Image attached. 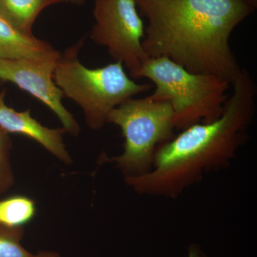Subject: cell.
<instances>
[{"label":"cell","mask_w":257,"mask_h":257,"mask_svg":"<svg viewBox=\"0 0 257 257\" xmlns=\"http://www.w3.org/2000/svg\"><path fill=\"white\" fill-rule=\"evenodd\" d=\"M107 122L119 126L124 138V152L111 159L124 179L150 172L157 147L175 136L172 106L150 96L125 101L109 113Z\"/></svg>","instance_id":"5b68a950"},{"label":"cell","mask_w":257,"mask_h":257,"mask_svg":"<svg viewBox=\"0 0 257 257\" xmlns=\"http://www.w3.org/2000/svg\"><path fill=\"white\" fill-rule=\"evenodd\" d=\"M61 53L48 42L19 31L0 16V59H59Z\"/></svg>","instance_id":"9c48e42d"},{"label":"cell","mask_w":257,"mask_h":257,"mask_svg":"<svg viewBox=\"0 0 257 257\" xmlns=\"http://www.w3.org/2000/svg\"><path fill=\"white\" fill-rule=\"evenodd\" d=\"M60 0H0V16L19 31L32 35V27L39 15Z\"/></svg>","instance_id":"30bf717a"},{"label":"cell","mask_w":257,"mask_h":257,"mask_svg":"<svg viewBox=\"0 0 257 257\" xmlns=\"http://www.w3.org/2000/svg\"><path fill=\"white\" fill-rule=\"evenodd\" d=\"M243 3H246L248 6L256 10L257 8V0H242Z\"/></svg>","instance_id":"e0dca14e"},{"label":"cell","mask_w":257,"mask_h":257,"mask_svg":"<svg viewBox=\"0 0 257 257\" xmlns=\"http://www.w3.org/2000/svg\"><path fill=\"white\" fill-rule=\"evenodd\" d=\"M134 79H150L152 99L172 106L175 130L217 119L224 111L231 83L214 74H194L165 57L148 58Z\"/></svg>","instance_id":"3957f363"},{"label":"cell","mask_w":257,"mask_h":257,"mask_svg":"<svg viewBox=\"0 0 257 257\" xmlns=\"http://www.w3.org/2000/svg\"><path fill=\"white\" fill-rule=\"evenodd\" d=\"M6 90L0 92V127L8 134L23 135L42 145L52 155L67 165L72 162L63 142V128L43 126L32 117L30 109L18 111L5 104Z\"/></svg>","instance_id":"ba28073f"},{"label":"cell","mask_w":257,"mask_h":257,"mask_svg":"<svg viewBox=\"0 0 257 257\" xmlns=\"http://www.w3.org/2000/svg\"><path fill=\"white\" fill-rule=\"evenodd\" d=\"M60 2L61 3H69V4L81 6V5L84 4L85 0H60Z\"/></svg>","instance_id":"2e32d148"},{"label":"cell","mask_w":257,"mask_h":257,"mask_svg":"<svg viewBox=\"0 0 257 257\" xmlns=\"http://www.w3.org/2000/svg\"><path fill=\"white\" fill-rule=\"evenodd\" d=\"M147 19L148 58L165 57L194 74L232 82L241 67L229 45L234 29L255 11L242 0H136Z\"/></svg>","instance_id":"7a4b0ae2"},{"label":"cell","mask_w":257,"mask_h":257,"mask_svg":"<svg viewBox=\"0 0 257 257\" xmlns=\"http://www.w3.org/2000/svg\"><path fill=\"white\" fill-rule=\"evenodd\" d=\"M256 94L252 77L241 68L217 119L192 125L157 147L152 170L126 183L139 195L176 199L204 176L229 167L249 138Z\"/></svg>","instance_id":"6da1fadb"},{"label":"cell","mask_w":257,"mask_h":257,"mask_svg":"<svg viewBox=\"0 0 257 257\" xmlns=\"http://www.w3.org/2000/svg\"><path fill=\"white\" fill-rule=\"evenodd\" d=\"M13 142L10 134L0 127V195L8 192L15 184L10 160Z\"/></svg>","instance_id":"4fadbf2b"},{"label":"cell","mask_w":257,"mask_h":257,"mask_svg":"<svg viewBox=\"0 0 257 257\" xmlns=\"http://www.w3.org/2000/svg\"><path fill=\"white\" fill-rule=\"evenodd\" d=\"M36 204L26 196L14 195L0 199V225L23 227L35 217Z\"/></svg>","instance_id":"8fae6325"},{"label":"cell","mask_w":257,"mask_h":257,"mask_svg":"<svg viewBox=\"0 0 257 257\" xmlns=\"http://www.w3.org/2000/svg\"><path fill=\"white\" fill-rule=\"evenodd\" d=\"M84 43V38L81 39L61 53L54 80L64 96L80 106L88 126L99 130L114 108L153 86L135 82L119 62L94 69L83 65L78 55Z\"/></svg>","instance_id":"277c9868"},{"label":"cell","mask_w":257,"mask_h":257,"mask_svg":"<svg viewBox=\"0 0 257 257\" xmlns=\"http://www.w3.org/2000/svg\"><path fill=\"white\" fill-rule=\"evenodd\" d=\"M189 257H207L196 246H192L189 249Z\"/></svg>","instance_id":"5bb4252c"},{"label":"cell","mask_w":257,"mask_h":257,"mask_svg":"<svg viewBox=\"0 0 257 257\" xmlns=\"http://www.w3.org/2000/svg\"><path fill=\"white\" fill-rule=\"evenodd\" d=\"M23 227H10L0 225V257H32L21 241Z\"/></svg>","instance_id":"7c38bea8"},{"label":"cell","mask_w":257,"mask_h":257,"mask_svg":"<svg viewBox=\"0 0 257 257\" xmlns=\"http://www.w3.org/2000/svg\"><path fill=\"white\" fill-rule=\"evenodd\" d=\"M32 257H61L59 253L53 251H40L36 255H33Z\"/></svg>","instance_id":"9a60e30c"},{"label":"cell","mask_w":257,"mask_h":257,"mask_svg":"<svg viewBox=\"0 0 257 257\" xmlns=\"http://www.w3.org/2000/svg\"><path fill=\"white\" fill-rule=\"evenodd\" d=\"M59 59H0V82L13 83L37 98L57 115L65 132L77 136L80 131L78 123L64 107L63 93L54 80Z\"/></svg>","instance_id":"52a82bcc"},{"label":"cell","mask_w":257,"mask_h":257,"mask_svg":"<svg viewBox=\"0 0 257 257\" xmlns=\"http://www.w3.org/2000/svg\"><path fill=\"white\" fill-rule=\"evenodd\" d=\"M95 24L90 37L105 47L114 62H119L135 74L148 59L144 51L145 28L136 0H95Z\"/></svg>","instance_id":"8992f818"}]
</instances>
